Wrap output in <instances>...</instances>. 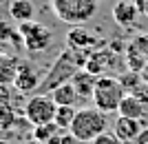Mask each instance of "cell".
I'll return each mask as SVG.
<instances>
[{"label":"cell","instance_id":"obj_22","mask_svg":"<svg viewBox=\"0 0 148 144\" xmlns=\"http://www.w3.org/2000/svg\"><path fill=\"white\" fill-rule=\"evenodd\" d=\"M135 144H148V126H146V129H142V133L137 135Z\"/></svg>","mask_w":148,"mask_h":144},{"label":"cell","instance_id":"obj_25","mask_svg":"<svg viewBox=\"0 0 148 144\" xmlns=\"http://www.w3.org/2000/svg\"><path fill=\"white\" fill-rule=\"evenodd\" d=\"M0 144H7V142H5V140H0Z\"/></svg>","mask_w":148,"mask_h":144},{"label":"cell","instance_id":"obj_10","mask_svg":"<svg viewBox=\"0 0 148 144\" xmlns=\"http://www.w3.org/2000/svg\"><path fill=\"white\" fill-rule=\"evenodd\" d=\"M113 133H115V138L122 144H130V142H135L137 135L142 133V124L137 120H128V118L117 115L115 124H113Z\"/></svg>","mask_w":148,"mask_h":144},{"label":"cell","instance_id":"obj_13","mask_svg":"<svg viewBox=\"0 0 148 144\" xmlns=\"http://www.w3.org/2000/svg\"><path fill=\"white\" fill-rule=\"evenodd\" d=\"M33 13H36V7L31 0H11V5H9V16L18 25L33 22Z\"/></svg>","mask_w":148,"mask_h":144},{"label":"cell","instance_id":"obj_9","mask_svg":"<svg viewBox=\"0 0 148 144\" xmlns=\"http://www.w3.org/2000/svg\"><path fill=\"white\" fill-rule=\"evenodd\" d=\"M66 42H69V49L73 51H86V53H93L95 47H97V38L88 33L86 29H82V27H75L71 29L66 36Z\"/></svg>","mask_w":148,"mask_h":144},{"label":"cell","instance_id":"obj_7","mask_svg":"<svg viewBox=\"0 0 148 144\" xmlns=\"http://www.w3.org/2000/svg\"><path fill=\"white\" fill-rule=\"evenodd\" d=\"M40 73L36 71V67H31V62H20L18 71H16V80H13V87L18 89L20 93H36L38 87H40Z\"/></svg>","mask_w":148,"mask_h":144},{"label":"cell","instance_id":"obj_12","mask_svg":"<svg viewBox=\"0 0 148 144\" xmlns=\"http://www.w3.org/2000/svg\"><path fill=\"white\" fill-rule=\"evenodd\" d=\"M144 113H146V104L135 93H126L122 104H119V109H117V115L128 118V120H137V122L144 118Z\"/></svg>","mask_w":148,"mask_h":144},{"label":"cell","instance_id":"obj_2","mask_svg":"<svg viewBox=\"0 0 148 144\" xmlns=\"http://www.w3.org/2000/svg\"><path fill=\"white\" fill-rule=\"evenodd\" d=\"M99 0H51L53 13L66 25L82 27L95 16Z\"/></svg>","mask_w":148,"mask_h":144},{"label":"cell","instance_id":"obj_8","mask_svg":"<svg viewBox=\"0 0 148 144\" xmlns=\"http://www.w3.org/2000/svg\"><path fill=\"white\" fill-rule=\"evenodd\" d=\"M137 18H139V5L130 0H119L113 5V20L122 29H133L137 25Z\"/></svg>","mask_w":148,"mask_h":144},{"label":"cell","instance_id":"obj_3","mask_svg":"<svg viewBox=\"0 0 148 144\" xmlns=\"http://www.w3.org/2000/svg\"><path fill=\"white\" fill-rule=\"evenodd\" d=\"M124 95H126V89L122 87L119 78H113V75H102L95 82V91H93V104L104 113H115L122 104Z\"/></svg>","mask_w":148,"mask_h":144},{"label":"cell","instance_id":"obj_17","mask_svg":"<svg viewBox=\"0 0 148 144\" xmlns=\"http://www.w3.org/2000/svg\"><path fill=\"white\" fill-rule=\"evenodd\" d=\"M75 109L73 107H58V111H56V122L58 124V129L60 131H69L71 129V124H73V120H75Z\"/></svg>","mask_w":148,"mask_h":144},{"label":"cell","instance_id":"obj_21","mask_svg":"<svg viewBox=\"0 0 148 144\" xmlns=\"http://www.w3.org/2000/svg\"><path fill=\"white\" fill-rule=\"evenodd\" d=\"M60 144H80V140L75 138L71 131H62L60 133Z\"/></svg>","mask_w":148,"mask_h":144},{"label":"cell","instance_id":"obj_1","mask_svg":"<svg viewBox=\"0 0 148 144\" xmlns=\"http://www.w3.org/2000/svg\"><path fill=\"white\" fill-rule=\"evenodd\" d=\"M106 129H108L106 113L99 111L97 107H84L75 113V120L69 131L73 133L80 142H93L102 133H106Z\"/></svg>","mask_w":148,"mask_h":144},{"label":"cell","instance_id":"obj_16","mask_svg":"<svg viewBox=\"0 0 148 144\" xmlns=\"http://www.w3.org/2000/svg\"><path fill=\"white\" fill-rule=\"evenodd\" d=\"M51 98H53V102H56L58 107H73L75 100H77V91H75V87L71 82H66V84L58 87L51 93Z\"/></svg>","mask_w":148,"mask_h":144},{"label":"cell","instance_id":"obj_19","mask_svg":"<svg viewBox=\"0 0 148 144\" xmlns=\"http://www.w3.org/2000/svg\"><path fill=\"white\" fill-rule=\"evenodd\" d=\"M22 44V38H20L18 31H13L11 27H7L5 22H0V47L5 44Z\"/></svg>","mask_w":148,"mask_h":144},{"label":"cell","instance_id":"obj_14","mask_svg":"<svg viewBox=\"0 0 148 144\" xmlns=\"http://www.w3.org/2000/svg\"><path fill=\"white\" fill-rule=\"evenodd\" d=\"M95 82H97V78H95V75H91L88 71L80 69L77 73L73 75L71 84H73L75 91H77V98H93V91H95Z\"/></svg>","mask_w":148,"mask_h":144},{"label":"cell","instance_id":"obj_15","mask_svg":"<svg viewBox=\"0 0 148 144\" xmlns=\"http://www.w3.org/2000/svg\"><path fill=\"white\" fill-rule=\"evenodd\" d=\"M18 60L5 51H0V87H5L7 82L16 80V71H18Z\"/></svg>","mask_w":148,"mask_h":144},{"label":"cell","instance_id":"obj_6","mask_svg":"<svg viewBox=\"0 0 148 144\" xmlns=\"http://www.w3.org/2000/svg\"><path fill=\"white\" fill-rule=\"evenodd\" d=\"M126 60H128V69L133 73H142L146 69V64H148V36H137L130 42Z\"/></svg>","mask_w":148,"mask_h":144},{"label":"cell","instance_id":"obj_24","mask_svg":"<svg viewBox=\"0 0 148 144\" xmlns=\"http://www.w3.org/2000/svg\"><path fill=\"white\" fill-rule=\"evenodd\" d=\"M25 144H44V142H38V140H29V142H25Z\"/></svg>","mask_w":148,"mask_h":144},{"label":"cell","instance_id":"obj_5","mask_svg":"<svg viewBox=\"0 0 148 144\" xmlns=\"http://www.w3.org/2000/svg\"><path fill=\"white\" fill-rule=\"evenodd\" d=\"M18 33L22 38V47L27 51H44L51 44V31L40 22H25L18 27Z\"/></svg>","mask_w":148,"mask_h":144},{"label":"cell","instance_id":"obj_23","mask_svg":"<svg viewBox=\"0 0 148 144\" xmlns=\"http://www.w3.org/2000/svg\"><path fill=\"white\" fill-rule=\"evenodd\" d=\"M139 75H142V80H144V82H148V64H146V69H144Z\"/></svg>","mask_w":148,"mask_h":144},{"label":"cell","instance_id":"obj_4","mask_svg":"<svg viewBox=\"0 0 148 144\" xmlns=\"http://www.w3.org/2000/svg\"><path fill=\"white\" fill-rule=\"evenodd\" d=\"M56 111H58V104L53 102L51 95L33 93L25 104V120L33 129L36 126H44L56 120Z\"/></svg>","mask_w":148,"mask_h":144},{"label":"cell","instance_id":"obj_18","mask_svg":"<svg viewBox=\"0 0 148 144\" xmlns=\"http://www.w3.org/2000/svg\"><path fill=\"white\" fill-rule=\"evenodd\" d=\"M58 133H60L58 124H56V122H51V124H44V126H36V129H33V140L47 144L51 138H56Z\"/></svg>","mask_w":148,"mask_h":144},{"label":"cell","instance_id":"obj_20","mask_svg":"<svg viewBox=\"0 0 148 144\" xmlns=\"http://www.w3.org/2000/svg\"><path fill=\"white\" fill-rule=\"evenodd\" d=\"M91 144H122V142L115 138V133H113V131H106V133H102L97 140H93Z\"/></svg>","mask_w":148,"mask_h":144},{"label":"cell","instance_id":"obj_11","mask_svg":"<svg viewBox=\"0 0 148 144\" xmlns=\"http://www.w3.org/2000/svg\"><path fill=\"white\" fill-rule=\"evenodd\" d=\"M113 62H115V56H113L111 51H93L91 56H88L86 64H84V71H88L91 75H95V78H102V73H104L108 67H113Z\"/></svg>","mask_w":148,"mask_h":144}]
</instances>
